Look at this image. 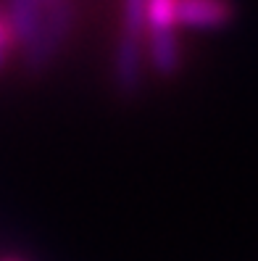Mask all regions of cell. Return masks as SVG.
<instances>
[{
	"label": "cell",
	"mask_w": 258,
	"mask_h": 261,
	"mask_svg": "<svg viewBox=\"0 0 258 261\" xmlns=\"http://www.w3.org/2000/svg\"><path fill=\"white\" fill-rule=\"evenodd\" d=\"M145 3L148 0H121V35H145Z\"/></svg>",
	"instance_id": "6"
},
{
	"label": "cell",
	"mask_w": 258,
	"mask_h": 261,
	"mask_svg": "<svg viewBox=\"0 0 258 261\" xmlns=\"http://www.w3.org/2000/svg\"><path fill=\"white\" fill-rule=\"evenodd\" d=\"M230 0H174L177 27L187 29H219L226 27L232 19Z\"/></svg>",
	"instance_id": "4"
},
{
	"label": "cell",
	"mask_w": 258,
	"mask_h": 261,
	"mask_svg": "<svg viewBox=\"0 0 258 261\" xmlns=\"http://www.w3.org/2000/svg\"><path fill=\"white\" fill-rule=\"evenodd\" d=\"M55 3H58V0H42V6H45V8H50V6H55Z\"/></svg>",
	"instance_id": "8"
},
{
	"label": "cell",
	"mask_w": 258,
	"mask_h": 261,
	"mask_svg": "<svg viewBox=\"0 0 258 261\" xmlns=\"http://www.w3.org/2000/svg\"><path fill=\"white\" fill-rule=\"evenodd\" d=\"M74 19H77V11H74L71 0H58L55 6L45 8L40 29L21 48L24 50V69L29 74H40L53 64L61 45L66 42L69 32L74 29Z\"/></svg>",
	"instance_id": "2"
},
{
	"label": "cell",
	"mask_w": 258,
	"mask_h": 261,
	"mask_svg": "<svg viewBox=\"0 0 258 261\" xmlns=\"http://www.w3.org/2000/svg\"><path fill=\"white\" fill-rule=\"evenodd\" d=\"M45 16L42 0H8V35L16 45H24L35 37Z\"/></svg>",
	"instance_id": "5"
},
{
	"label": "cell",
	"mask_w": 258,
	"mask_h": 261,
	"mask_svg": "<svg viewBox=\"0 0 258 261\" xmlns=\"http://www.w3.org/2000/svg\"><path fill=\"white\" fill-rule=\"evenodd\" d=\"M11 35H8V29L0 24V66H3V61H6V56H8V48H11Z\"/></svg>",
	"instance_id": "7"
},
{
	"label": "cell",
	"mask_w": 258,
	"mask_h": 261,
	"mask_svg": "<svg viewBox=\"0 0 258 261\" xmlns=\"http://www.w3.org/2000/svg\"><path fill=\"white\" fill-rule=\"evenodd\" d=\"M145 37L150 66L161 76H174L182 66L174 0H148L145 3Z\"/></svg>",
	"instance_id": "1"
},
{
	"label": "cell",
	"mask_w": 258,
	"mask_h": 261,
	"mask_svg": "<svg viewBox=\"0 0 258 261\" xmlns=\"http://www.w3.org/2000/svg\"><path fill=\"white\" fill-rule=\"evenodd\" d=\"M142 64H145L142 37L121 35L113 53V85L124 98L137 95V90L142 87Z\"/></svg>",
	"instance_id": "3"
}]
</instances>
